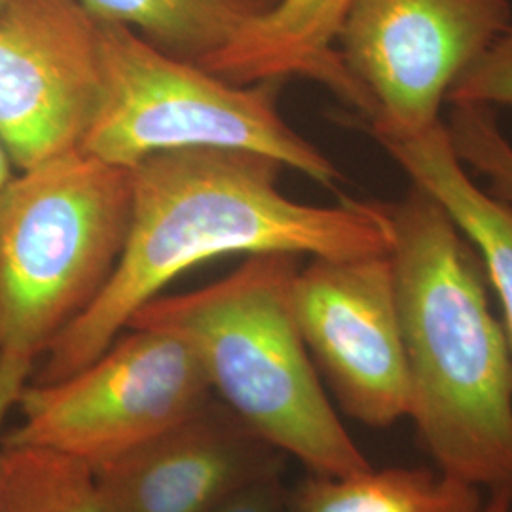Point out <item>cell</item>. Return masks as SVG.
Listing matches in <instances>:
<instances>
[{
	"label": "cell",
	"mask_w": 512,
	"mask_h": 512,
	"mask_svg": "<svg viewBox=\"0 0 512 512\" xmlns=\"http://www.w3.org/2000/svg\"><path fill=\"white\" fill-rule=\"evenodd\" d=\"M512 25V0H353L336 52L372 137L439 126L450 90Z\"/></svg>",
	"instance_id": "52a82bcc"
},
{
	"label": "cell",
	"mask_w": 512,
	"mask_h": 512,
	"mask_svg": "<svg viewBox=\"0 0 512 512\" xmlns=\"http://www.w3.org/2000/svg\"><path fill=\"white\" fill-rule=\"evenodd\" d=\"M0 512L107 511L86 463L0 440Z\"/></svg>",
	"instance_id": "9a60e30c"
},
{
	"label": "cell",
	"mask_w": 512,
	"mask_h": 512,
	"mask_svg": "<svg viewBox=\"0 0 512 512\" xmlns=\"http://www.w3.org/2000/svg\"><path fill=\"white\" fill-rule=\"evenodd\" d=\"M480 512H512V490L488 492Z\"/></svg>",
	"instance_id": "44dd1931"
},
{
	"label": "cell",
	"mask_w": 512,
	"mask_h": 512,
	"mask_svg": "<svg viewBox=\"0 0 512 512\" xmlns=\"http://www.w3.org/2000/svg\"><path fill=\"white\" fill-rule=\"evenodd\" d=\"M14 171H18V169L12 164V160L8 156V150L4 148L2 141H0V207H2V202H4V198L8 194L10 184L16 179Z\"/></svg>",
	"instance_id": "ffe728a7"
},
{
	"label": "cell",
	"mask_w": 512,
	"mask_h": 512,
	"mask_svg": "<svg viewBox=\"0 0 512 512\" xmlns=\"http://www.w3.org/2000/svg\"><path fill=\"white\" fill-rule=\"evenodd\" d=\"M279 452L215 395L186 420L93 469L107 512H217L268 476Z\"/></svg>",
	"instance_id": "30bf717a"
},
{
	"label": "cell",
	"mask_w": 512,
	"mask_h": 512,
	"mask_svg": "<svg viewBox=\"0 0 512 512\" xmlns=\"http://www.w3.org/2000/svg\"><path fill=\"white\" fill-rule=\"evenodd\" d=\"M300 256L262 253L202 289L156 296L128 327L171 330L196 349L213 395L308 473L372 467L332 406L293 313Z\"/></svg>",
	"instance_id": "3957f363"
},
{
	"label": "cell",
	"mask_w": 512,
	"mask_h": 512,
	"mask_svg": "<svg viewBox=\"0 0 512 512\" xmlns=\"http://www.w3.org/2000/svg\"><path fill=\"white\" fill-rule=\"evenodd\" d=\"M93 18L129 27L167 54L200 63L270 8L268 0H80Z\"/></svg>",
	"instance_id": "5bb4252c"
},
{
	"label": "cell",
	"mask_w": 512,
	"mask_h": 512,
	"mask_svg": "<svg viewBox=\"0 0 512 512\" xmlns=\"http://www.w3.org/2000/svg\"><path fill=\"white\" fill-rule=\"evenodd\" d=\"M281 167L268 156L228 148L160 152L131 167V211L120 260L92 306L38 359L29 382L50 384L92 363L137 311L207 260L389 253L382 203L294 202L277 188Z\"/></svg>",
	"instance_id": "6da1fadb"
},
{
	"label": "cell",
	"mask_w": 512,
	"mask_h": 512,
	"mask_svg": "<svg viewBox=\"0 0 512 512\" xmlns=\"http://www.w3.org/2000/svg\"><path fill=\"white\" fill-rule=\"evenodd\" d=\"M92 363L27 382L8 444L54 450L97 469L186 420L213 397L202 361L177 332L128 327Z\"/></svg>",
	"instance_id": "8992f818"
},
{
	"label": "cell",
	"mask_w": 512,
	"mask_h": 512,
	"mask_svg": "<svg viewBox=\"0 0 512 512\" xmlns=\"http://www.w3.org/2000/svg\"><path fill=\"white\" fill-rule=\"evenodd\" d=\"M99 21L103 90L80 152L131 169L160 152L228 148L268 156L334 188L340 169L277 110V84H234Z\"/></svg>",
	"instance_id": "5b68a950"
},
{
	"label": "cell",
	"mask_w": 512,
	"mask_h": 512,
	"mask_svg": "<svg viewBox=\"0 0 512 512\" xmlns=\"http://www.w3.org/2000/svg\"><path fill=\"white\" fill-rule=\"evenodd\" d=\"M283 475L268 476L256 482L217 512H285L289 486Z\"/></svg>",
	"instance_id": "ac0fdd59"
},
{
	"label": "cell",
	"mask_w": 512,
	"mask_h": 512,
	"mask_svg": "<svg viewBox=\"0 0 512 512\" xmlns=\"http://www.w3.org/2000/svg\"><path fill=\"white\" fill-rule=\"evenodd\" d=\"M410 376V414L437 469L512 490V351L473 245L412 184L384 205Z\"/></svg>",
	"instance_id": "7a4b0ae2"
},
{
	"label": "cell",
	"mask_w": 512,
	"mask_h": 512,
	"mask_svg": "<svg viewBox=\"0 0 512 512\" xmlns=\"http://www.w3.org/2000/svg\"><path fill=\"white\" fill-rule=\"evenodd\" d=\"M129 169L80 150L18 171L0 207V359L37 366L105 289L126 236Z\"/></svg>",
	"instance_id": "277c9868"
},
{
	"label": "cell",
	"mask_w": 512,
	"mask_h": 512,
	"mask_svg": "<svg viewBox=\"0 0 512 512\" xmlns=\"http://www.w3.org/2000/svg\"><path fill=\"white\" fill-rule=\"evenodd\" d=\"M446 126L461 164L484 175L490 194L512 209V145L499 128L494 109L458 103Z\"/></svg>",
	"instance_id": "2e32d148"
},
{
	"label": "cell",
	"mask_w": 512,
	"mask_h": 512,
	"mask_svg": "<svg viewBox=\"0 0 512 512\" xmlns=\"http://www.w3.org/2000/svg\"><path fill=\"white\" fill-rule=\"evenodd\" d=\"M268 2H270V4H275V2H277V0H268Z\"/></svg>",
	"instance_id": "603a6c76"
},
{
	"label": "cell",
	"mask_w": 512,
	"mask_h": 512,
	"mask_svg": "<svg viewBox=\"0 0 512 512\" xmlns=\"http://www.w3.org/2000/svg\"><path fill=\"white\" fill-rule=\"evenodd\" d=\"M2 6H4V0H0V10H2Z\"/></svg>",
	"instance_id": "7402d4cb"
},
{
	"label": "cell",
	"mask_w": 512,
	"mask_h": 512,
	"mask_svg": "<svg viewBox=\"0 0 512 512\" xmlns=\"http://www.w3.org/2000/svg\"><path fill=\"white\" fill-rule=\"evenodd\" d=\"M101 90L99 21L80 0H4L0 141L18 171L80 150Z\"/></svg>",
	"instance_id": "9c48e42d"
},
{
	"label": "cell",
	"mask_w": 512,
	"mask_h": 512,
	"mask_svg": "<svg viewBox=\"0 0 512 512\" xmlns=\"http://www.w3.org/2000/svg\"><path fill=\"white\" fill-rule=\"evenodd\" d=\"M378 145L408 175L444 207L461 234L473 245L488 283L503 311V327L512 351V209L482 190L467 175V165L452 148L440 122L412 137H376Z\"/></svg>",
	"instance_id": "7c38bea8"
},
{
	"label": "cell",
	"mask_w": 512,
	"mask_h": 512,
	"mask_svg": "<svg viewBox=\"0 0 512 512\" xmlns=\"http://www.w3.org/2000/svg\"><path fill=\"white\" fill-rule=\"evenodd\" d=\"M448 103L512 109V25L454 84Z\"/></svg>",
	"instance_id": "e0dca14e"
},
{
	"label": "cell",
	"mask_w": 512,
	"mask_h": 512,
	"mask_svg": "<svg viewBox=\"0 0 512 512\" xmlns=\"http://www.w3.org/2000/svg\"><path fill=\"white\" fill-rule=\"evenodd\" d=\"M293 313L338 408L384 429L410 414V376L389 253L313 258L293 281Z\"/></svg>",
	"instance_id": "ba28073f"
},
{
	"label": "cell",
	"mask_w": 512,
	"mask_h": 512,
	"mask_svg": "<svg viewBox=\"0 0 512 512\" xmlns=\"http://www.w3.org/2000/svg\"><path fill=\"white\" fill-rule=\"evenodd\" d=\"M486 492L425 467H370L353 475L308 473L289 488L285 512H480Z\"/></svg>",
	"instance_id": "4fadbf2b"
},
{
	"label": "cell",
	"mask_w": 512,
	"mask_h": 512,
	"mask_svg": "<svg viewBox=\"0 0 512 512\" xmlns=\"http://www.w3.org/2000/svg\"><path fill=\"white\" fill-rule=\"evenodd\" d=\"M351 4L353 0H277L198 65L234 84L311 78L365 118V97L336 52Z\"/></svg>",
	"instance_id": "8fae6325"
},
{
	"label": "cell",
	"mask_w": 512,
	"mask_h": 512,
	"mask_svg": "<svg viewBox=\"0 0 512 512\" xmlns=\"http://www.w3.org/2000/svg\"><path fill=\"white\" fill-rule=\"evenodd\" d=\"M35 365L19 359H0V435L8 412L16 406L19 393L29 382ZM2 439V437H0Z\"/></svg>",
	"instance_id": "d6986e66"
}]
</instances>
